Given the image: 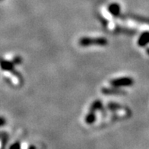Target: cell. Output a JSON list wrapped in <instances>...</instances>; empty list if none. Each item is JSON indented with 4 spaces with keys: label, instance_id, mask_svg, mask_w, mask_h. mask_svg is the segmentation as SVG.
Masks as SVG:
<instances>
[{
    "label": "cell",
    "instance_id": "9a60e30c",
    "mask_svg": "<svg viewBox=\"0 0 149 149\" xmlns=\"http://www.w3.org/2000/svg\"><path fill=\"white\" fill-rule=\"evenodd\" d=\"M147 53L149 55V48H148V49H147Z\"/></svg>",
    "mask_w": 149,
    "mask_h": 149
},
{
    "label": "cell",
    "instance_id": "5b68a950",
    "mask_svg": "<svg viewBox=\"0 0 149 149\" xmlns=\"http://www.w3.org/2000/svg\"><path fill=\"white\" fill-rule=\"evenodd\" d=\"M137 44L140 47H145L149 44V31H143L138 39Z\"/></svg>",
    "mask_w": 149,
    "mask_h": 149
},
{
    "label": "cell",
    "instance_id": "ba28073f",
    "mask_svg": "<svg viewBox=\"0 0 149 149\" xmlns=\"http://www.w3.org/2000/svg\"><path fill=\"white\" fill-rule=\"evenodd\" d=\"M97 120V116H96V114H95V112H93V111H90L89 110V113L86 115L85 116V123L87 124H89V125H91L94 123V122L96 121Z\"/></svg>",
    "mask_w": 149,
    "mask_h": 149
},
{
    "label": "cell",
    "instance_id": "30bf717a",
    "mask_svg": "<svg viewBox=\"0 0 149 149\" xmlns=\"http://www.w3.org/2000/svg\"><path fill=\"white\" fill-rule=\"evenodd\" d=\"M132 19L135 20V21H138L139 22H141V23H145L149 24V18H145V17H141V16H130Z\"/></svg>",
    "mask_w": 149,
    "mask_h": 149
},
{
    "label": "cell",
    "instance_id": "7c38bea8",
    "mask_svg": "<svg viewBox=\"0 0 149 149\" xmlns=\"http://www.w3.org/2000/svg\"><path fill=\"white\" fill-rule=\"evenodd\" d=\"M6 124V120L3 116H0V127L4 126Z\"/></svg>",
    "mask_w": 149,
    "mask_h": 149
},
{
    "label": "cell",
    "instance_id": "6da1fadb",
    "mask_svg": "<svg viewBox=\"0 0 149 149\" xmlns=\"http://www.w3.org/2000/svg\"><path fill=\"white\" fill-rule=\"evenodd\" d=\"M79 45L83 47H88L91 46H99V47H104L107 45L108 40L107 38L102 37H83L80 38L79 40Z\"/></svg>",
    "mask_w": 149,
    "mask_h": 149
},
{
    "label": "cell",
    "instance_id": "9c48e42d",
    "mask_svg": "<svg viewBox=\"0 0 149 149\" xmlns=\"http://www.w3.org/2000/svg\"><path fill=\"white\" fill-rule=\"evenodd\" d=\"M107 108L108 110H110V111H116L118 110H122L123 109V107L120 105V104H117V103H109L107 106Z\"/></svg>",
    "mask_w": 149,
    "mask_h": 149
},
{
    "label": "cell",
    "instance_id": "3957f363",
    "mask_svg": "<svg viewBox=\"0 0 149 149\" xmlns=\"http://www.w3.org/2000/svg\"><path fill=\"white\" fill-rule=\"evenodd\" d=\"M101 92L106 96H118V95H126V92L120 88H104L101 89Z\"/></svg>",
    "mask_w": 149,
    "mask_h": 149
},
{
    "label": "cell",
    "instance_id": "5bb4252c",
    "mask_svg": "<svg viewBox=\"0 0 149 149\" xmlns=\"http://www.w3.org/2000/svg\"><path fill=\"white\" fill-rule=\"evenodd\" d=\"M29 148H34V149H35V148H37L34 147V146H30Z\"/></svg>",
    "mask_w": 149,
    "mask_h": 149
},
{
    "label": "cell",
    "instance_id": "8992f818",
    "mask_svg": "<svg viewBox=\"0 0 149 149\" xmlns=\"http://www.w3.org/2000/svg\"><path fill=\"white\" fill-rule=\"evenodd\" d=\"M108 12H110L113 17L117 18L121 14V7L116 2H113L108 6Z\"/></svg>",
    "mask_w": 149,
    "mask_h": 149
},
{
    "label": "cell",
    "instance_id": "2e32d148",
    "mask_svg": "<svg viewBox=\"0 0 149 149\" xmlns=\"http://www.w3.org/2000/svg\"><path fill=\"white\" fill-rule=\"evenodd\" d=\"M0 1H1V0H0Z\"/></svg>",
    "mask_w": 149,
    "mask_h": 149
},
{
    "label": "cell",
    "instance_id": "7a4b0ae2",
    "mask_svg": "<svg viewBox=\"0 0 149 149\" xmlns=\"http://www.w3.org/2000/svg\"><path fill=\"white\" fill-rule=\"evenodd\" d=\"M112 87L123 88V87H130L134 84V79L131 77H120L117 79H112L110 81Z\"/></svg>",
    "mask_w": 149,
    "mask_h": 149
},
{
    "label": "cell",
    "instance_id": "8fae6325",
    "mask_svg": "<svg viewBox=\"0 0 149 149\" xmlns=\"http://www.w3.org/2000/svg\"><path fill=\"white\" fill-rule=\"evenodd\" d=\"M10 149H20L21 148V143L19 141H16L15 143L12 144V145H10Z\"/></svg>",
    "mask_w": 149,
    "mask_h": 149
},
{
    "label": "cell",
    "instance_id": "4fadbf2b",
    "mask_svg": "<svg viewBox=\"0 0 149 149\" xmlns=\"http://www.w3.org/2000/svg\"><path fill=\"white\" fill-rule=\"evenodd\" d=\"M13 62L15 65L17 64H20V63H22V58L21 57H15L14 59H13Z\"/></svg>",
    "mask_w": 149,
    "mask_h": 149
},
{
    "label": "cell",
    "instance_id": "277c9868",
    "mask_svg": "<svg viewBox=\"0 0 149 149\" xmlns=\"http://www.w3.org/2000/svg\"><path fill=\"white\" fill-rule=\"evenodd\" d=\"M15 64L13 61H8L6 59H0V68L6 72H14Z\"/></svg>",
    "mask_w": 149,
    "mask_h": 149
},
{
    "label": "cell",
    "instance_id": "52a82bcc",
    "mask_svg": "<svg viewBox=\"0 0 149 149\" xmlns=\"http://www.w3.org/2000/svg\"><path fill=\"white\" fill-rule=\"evenodd\" d=\"M103 110H104V105H103V103L100 100H94L90 106V109H89L90 111L93 112H97Z\"/></svg>",
    "mask_w": 149,
    "mask_h": 149
}]
</instances>
